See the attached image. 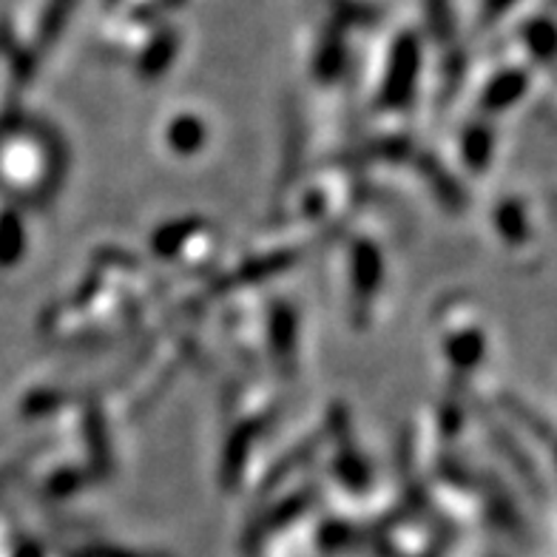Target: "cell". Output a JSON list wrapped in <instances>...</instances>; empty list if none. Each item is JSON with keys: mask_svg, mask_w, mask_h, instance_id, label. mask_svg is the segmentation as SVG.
<instances>
[{"mask_svg": "<svg viewBox=\"0 0 557 557\" xmlns=\"http://www.w3.org/2000/svg\"><path fill=\"white\" fill-rule=\"evenodd\" d=\"M74 3H77V0H49V7H46L44 12V21H40V35H44V40H54V37L60 35L63 23L72 15Z\"/></svg>", "mask_w": 557, "mask_h": 557, "instance_id": "obj_1", "label": "cell"}, {"mask_svg": "<svg viewBox=\"0 0 557 557\" xmlns=\"http://www.w3.org/2000/svg\"><path fill=\"white\" fill-rule=\"evenodd\" d=\"M527 40H529V46L535 49L537 58H549L552 44H555V35H552V23L549 21H532V23H529Z\"/></svg>", "mask_w": 557, "mask_h": 557, "instance_id": "obj_2", "label": "cell"}, {"mask_svg": "<svg viewBox=\"0 0 557 557\" xmlns=\"http://www.w3.org/2000/svg\"><path fill=\"white\" fill-rule=\"evenodd\" d=\"M430 3H433V23H435V29H449L447 0H430Z\"/></svg>", "mask_w": 557, "mask_h": 557, "instance_id": "obj_3", "label": "cell"}, {"mask_svg": "<svg viewBox=\"0 0 557 557\" xmlns=\"http://www.w3.org/2000/svg\"><path fill=\"white\" fill-rule=\"evenodd\" d=\"M509 3H512V0H486V7H490L492 12H504Z\"/></svg>", "mask_w": 557, "mask_h": 557, "instance_id": "obj_4", "label": "cell"}]
</instances>
